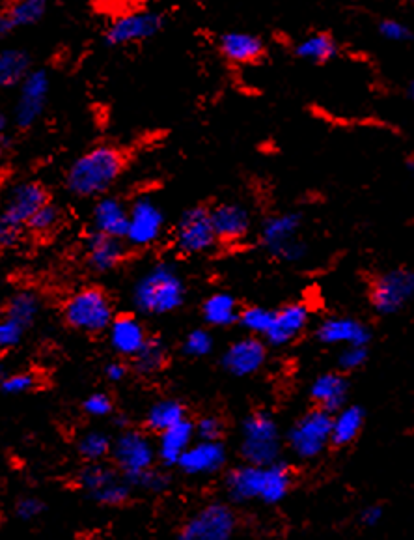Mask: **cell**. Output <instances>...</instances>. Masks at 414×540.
<instances>
[{"mask_svg":"<svg viewBox=\"0 0 414 540\" xmlns=\"http://www.w3.org/2000/svg\"><path fill=\"white\" fill-rule=\"evenodd\" d=\"M125 169V157L116 146L99 144L77 157L66 172V187L77 199H94L111 191Z\"/></svg>","mask_w":414,"mask_h":540,"instance_id":"obj_1","label":"cell"},{"mask_svg":"<svg viewBox=\"0 0 414 540\" xmlns=\"http://www.w3.org/2000/svg\"><path fill=\"white\" fill-rule=\"evenodd\" d=\"M185 301V283L174 264L159 262L146 271L133 288V305L146 316L178 311Z\"/></svg>","mask_w":414,"mask_h":540,"instance_id":"obj_2","label":"cell"},{"mask_svg":"<svg viewBox=\"0 0 414 540\" xmlns=\"http://www.w3.org/2000/svg\"><path fill=\"white\" fill-rule=\"evenodd\" d=\"M282 438L273 415L267 412L250 413L241 427V456L247 464L269 466L280 458Z\"/></svg>","mask_w":414,"mask_h":540,"instance_id":"obj_3","label":"cell"},{"mask_svg":"<svg viewBox=\"0 0 414 540\" xmlns=\"http://www.w3.org/2000/svg\"><path fill=\"white\" fill-rule=\"evenodd\" d=\"M68 326L84 333H101L109 329L114 320L112 301L101 288L88 286L75 292L64 307Z\"/></svg>","mask_w":414,"mask_h":540,"instance_id":"obj_4","label":"cell"},{"mask_svg":"<svg viewBox=\"0 0 414 540\" xmlns=\"http://www.w3.org/2000/svg\"><path fill=\"white\" fill-rule=\"evenodd\" d=\"M303 225V217L299 214H278L269 217L262 225V245L269 251V255L275 256L284 262H299L306 256V243L301 242L299 230Z\"/></svg>","mask_w":414,"mask_h":540,"instance_id":"obj_5","label":"cell"},{"mask_svg":"<svg viewBox=\"0 0 414 540\" xmlns=\"http://www.w3.org/2000/svg\"><path fill=\"white\" fill-rule=\"evenodd\" d=\"M331 443L332 413L323 408L304 413L288 432L291 453L303 460L321 455Z\"/></svg>","mask_w":414,"mask_h":540,"instance_id":"obj_6","label":"cell"},{"mask_svg":"<svg viewBox=\"0 0 414 540\" xmlns=\"http://www.w3.org/2000/svg\"><path fill=\"white\" fill-rule=\"evenodd\" d=\"M111 455L116 468L131 486H135L155 462L152 441L137 430H122V434L112 441Z\"/></svg>","mask_w":414,"mask_h":540,"instance_id":"obj_7","label":"cell"},{"mask_svg":"<svg viewBox=\"0 0 414 540\" xmlns=\"http://www.w3.org/2000/svg\"><path fill=\"white\" fill-rule=\"evenodd\" d=\"M84 492L103 507H120L131 496V484L118 468L92 462L81 473Z\"/></svg>","mask_w":414,"mask_h":540,"instance_id":"obj_8","label":"cell"},{"mask_svg":"<svg viewBox=\"0 0 414 540\" xmlns=\"http://www.w3.org/2000/svg\"><path fill=\"white\" fill-rule=\"evenodd\" d=\"M165 29V17L153 10H138L120 15L105 29V43L109 47H125L131 43L146 42Z\"/></svg>","mask_w":414,"mask_h":540,"instance_id":"obj_9","label":"cell"},{"mask_svg":"<svg viewBox=\"0 0 414 540\" xmlns=\"http://www.w3.org/2000/svg\"><path fill=\"white\" fill-rule=\"evenodd\" d=\"M174 242L183 255H202L213 249L219 238L213 227L211 210L196 206L181 215L174 232Z\"/></svg>","mask_w":414,"mask_h":540,"instance_id":"obj_10","label":"cell"},{"mask_svg":"<svg viewBox=\"0 0 414 540\" xmlns=\"http://www.w3.org/2000/svg\"><path fill=\"white\" fill-rule=\"evenodd\" d=\"M414 298V271L390 270L379 275L370 288L372 307L388 316L401 311Z\"/></svg>","mask_w":414,"mask_h":540,"instance_id":"obj_11","label":"cell"},{"mask_svg":"<svg viewBox=\"0 0 414 540\" xmlns=\"http://www.w3.org/2000/svg\"><path fill=\"white\" fill-rule=\"evenodd\" d=\"M51 94V79L45 70H30L19 85V96L14 109L15 126L30 129L45 113Z\"/></svg>","mask_w":414,"mask_h":540,"instance_id":"obj_12","label":"cell"},{"mask_svg":"<svg viewBox=\"0 0 414 540\" xmlns=\"http://www.w3.org/2000/svg\"><path fill=\"white\" fill-rule=\"evenodd\" d=\"M235 514L224 503H209L183 526V540H228L235 533Z\"/></svg>","mask_w":414,"mask_h":540,"instance_id":"obj_13","label":"cell"},{"mask_svg":"<svg viewBox=\"0 0 414 540\" xmlns=\"http://www.w3.org/2000/svg\"><path fill=\"white\" fill-rule=\"evenodd\" d=\"M165 214L152 199H138L129 208V227L125 240L133 247H150L159 242L165 232Z\"/></svg>","mask_w":414,"mask_h":540,"instance_id":"obj_14","label":"cell"},{"mask_svg":"<svg viewBox=\"0 0 414 540\" xmlns=\"http://www.w3.org/2000/svg\"><path fill=\"white\" fill-rule=\"evenodd\" d=\"M45 202H49V199L42 184L23 182V184L14 185L2 206L0 219L8 225L25 230L30 217L36 214Z\"/></svg>","mask_w":414,"mask_h":540,"instance_id":"obj_15","label":"cell"},{"mask_svg":"<svg viewBox=\"0 0 414 540\" xmlns=\"http://www.w3.org/2000/svg\"><path fill=\"white\" fill-rule=\"evenodd\" d=\"M265 344L258 337H245L228 346L222 356V367L237 378H245L262 369L265 363Z\"/></svg>","mask_w":414,"mask_h":540,"instance_id":"obj_16","label":"cell"},{"mask_svg":"<svg viewBox=\"0 0 414 540\" xmlns=\"http://www.w3.org/2000/svg\"><path fill=\"white\" fill-rule=\"evenodd\" d=\"M226 464V449L221 440H200L193 443L178 462V468L187 475H211Z\"/></svg>","mask_w":414,"mask_h":540,"instance_id":"obj_17","label":"cell"},{"mask_svg":"<svg viewBox=\"0 0 414 540\" xmlns=\"http://www.w3.org/2000/svg\"><path fill=\"white\" fill-rule=\"evenodd\" d=\"M86 262L96 273L116 270L125 258V245L120 238H112L103 232L92 230L84 243Z\"/></svg>","mask_w":414,"mask_h":540,"instance_id":"obj_18","label":"cell"},{"mask_svg":"<svg viewBox=\"0 0 414 540\" xmlns=\"http://www.w3.org/2000/svg\"><path fill=\"white\" fill-rule=\"evenodd\" d=\"M318 339L319 342L331 344V346H336V344L368 346V342L372 341V331L370 327L355 318L334 316L321 322V326L318 327Z\"/></svg>","mask_w":414,"mask_h":540,"instance_id":"obj_19","label":"cell"},{"mask_svg":"<svg viewBox=\"0 0 414 540\" xmlns=\"http://www.w3.org/2000/svg\"><path fill=\"white\" fill-rule=\"evenodd\" d=\"M308 309L301 303H291L275 311L265 341L273 346H286L295 341L308 326Z\"/></svg>","mask_w":414,"mask_h":540,"instance_id":"obj_20","label":"cell"},{"mask_svg":"<svg viewBox=\"0 0 414 540\" xmlns=\"http://www.w3.org/2000/svg\"><path fill=\"white\" fill-rule=\"evenodd\" d=\"M213 227L219 242H241L250 230L249 210L235 202H224L211 210Z\"/></svg>","mask_w":414,"mask_h":540,"instance_id":"obj_21","label":"cell"},{"mask_svg":"<svg viewBox=\"0 0 414 540\" xmlns=\"http://www.w3.org/2000/svg\"><path fill=\"white\" fill-rule=\"evenodd\" d=\"M263 483H265V466L245 464L232 469L226 475V492L234 503H249L254 499H262Z\"/></svg>","mask_w":414,"mask_h":540,"instance_id":"obj_22","label":"cell"},{"mask_svg":"<svg viewBox=\"0 0 414 540\" xmlns=\"http://www.w3.org/2000/svg\"><path fill=\"white\" fill-rule=\"evenodd\" d=\"M111 346L124 357H135L148 341L144 326L131 314L114 316L111 329H109Z\"/></svg>","mask_w":414,"mask_h":540,"instance_id":"obj_23","label":"cell"},{"mask_svg":"<svg viewBox=\"0 0 414 540\" xmlns=\"http://www.w3.org/2000/svg\"><path fill=\"white\" fill-rule=\"evenodd\" d=\"M92 225L97 232L125 240L129 227V208H125L122 200L101 197L92 212Z\"/></svg>","mask_w":414,"mask_h":540,"instance_id":"obj_24","label":"cell"},{"mask_svg":"<svg viewBox=\"0 0 414 540\" xmlns=\"http://www.w3.org/2000/svg\"><path fill=\"white\" fill-rule=\"evenodd\" d=\"M196 436V427L185 417L174 427L166 428L159 434L157 456L165 466H178L183 453L193 445Z\"/></svg>","mask_w":414,"mask_h":540,"instance_id":"obj_25","label":"cell"},{"mask_svg":"<svg viewBox=\"0 0 414 540\" xmlns=\"http://www.w3.org/2000/svg\"><path fill=\"white\" fill-rule=\"evenodd\" d=\"M349 395V384L345 376L338 372H327L321 374L310 387V397L318 404V408H323L327 412L336 413L344 408Z\"/></svg>","mask_w":414,"mask_h":540,"instance_id":"obj_26","label":"cell"},{"mask_svg":"<svg viewBox=\"0 0 414 540\" xmlns=\"http://www.w3.org/2000/svg\"><path fill=\"white\" fill-rule=\"evenodd\" d=\"M221 51L224 57L235 64H252L263 55V42L249 32H228L221 38Z\"/></svg>","mask_w":414,"mask_h":540,"instance_id":"obj_27","label":"cell"},{"mask_svg":"<svg viewBox=\"0 0 414 540\" xmlns=\"http://www.w3.org/2000/svg\"><path fill=\"white\" fill-rule=\"evenodd\" d=\"M364 419L366 413L360 406H344L342 410L332 413V443L344 447L357 440L364 427Z\"/></svg>","mask_w":414,"mask_h":540,"instance_id":"obj_28","label":"cell"},{"mask_svg":"<svg viewBox=\"0 0 414 540\" xmlns=\"http://www.w3.org/2000/svg\"><path fill=\"white\" fill-rule=\"evenodd\" d=\"M30 57L23 49H0V88L21 85L30 72Z\"/></svg>","mask_w":414,"mask_h":540,"instance_id":"obj_29","label":"cell"},{"mask_svg":"<svg viewBox=\"0 0 414 540\" xmlns=\"http://www.w3.org/2000/svg\"><path fill=\"white\" fill-rule=\"evenodd\" d=\"M239 309H237V301L230 294H213L204 301L202 305V316L209 326L213 327H228L239 322Z\"/></svg>","mask_w":414,"mask_h":540,"instance_id":"obj_30","label":"cell"},{"mask_svg":"<svg viewBox=\"0 0 414 540\" xmlns=\"http://www.w3.org/2000/svg\"><path fill=\"white\" fill-rule=\"evenodd\" d=\"M185 417H187L185 406L181 404L180 400L166 398V400L155 402L152 408L148 410L146 427L150 428L155 434H161V432H165L166 428L174 427L176 423L183 421Z\"/></svg>","mask_w":414,"mask_h":540,"instance_id":"obj_31","label":"cell"},{"mask_svg":"<svg viewBox=\"0 0 414 540\" xmlns=\"http://www.w3.org/2000/svg\"><path fill=\"white\" fill-rule=\"evenodd\" d=\"M49 10V0H14L4 12L15 29L34 27Z\"/></svg>","mask_w":414,"mask_h":540,"instance_id":"obj_32","label":"cell"},{"mask_svg":"<svg viewBox=\"0 0 414 540\" xmlns=\"http://www.w3.org/2000/svg\"><path fill=\"white\" fill-rule=\"evenodd\" d=\"M166 363H168V350H166L165 342L161 339H155V337H148L142 350L133 357L135 370L144 376H152V374L161 372L165 369Z\"/></svg>","mask_w":414,"mask_h":540,"instance_id":"obj_33","label":"cell"},{"mask_svg":"<svg viewBox=\"0 0 414 540\" xmlns=\"http://www.w3.org/2000/svg\"><path fill=\"white\" fill-rule=\"evenodd\" d=\"M40 314V299L32 292H17L15 296L10 298L4 316L14 320L15 324L28 329L36 322Z\"/></svg>","mask_w":414,"mask_h":540,"instance_id":"obj_34","label":"cell"},{"mask_svg":"<svg viewBox=\"0 0 414 540\" xmlns=\"http://www.w3.org/2000/svg\"><path fill=\"white\" fill-rule=\"evenodd\" d=\"M295 53L306 62L323 64L336 55V43L327 34H312L304 38L303 42L297 43Z\"/></svg>","mask_w":414,"mask_h":540,"instance_id":"obj_35","label":"cell"},{"mask_svg":"<svg viewBox=\"0 0 414 540\" xmlns=\"http://www.w3.org/2000/svg\"><path fill=\"white\" fill-rule=\"evenodd\" d=\"M77 449L86 462H101L103 458L111 455L112 440L105 432H86L79 440Z\"/></svg>","mask_w":414,"mask_h":540,"instance_id":"obj_36","label":"cell"},{"mask_svg":"<svg viewBox=\"0 0 414 540\" xmlns=\"http://www.w3.org/2000/svg\"><path fill=\"white\" fill-rule=\"evenodd\" d=\"M60 221H62L60 208L56 204L45 202L42 208L30 217V221L27 223V230H30L36 236H47V234H51L60 225Z\"/></svg>","mask_w":414,"mask_h":540,"instance_id":"obj_37","label":"cell"},{"mask_svg":"<svg viewBox=\"0 0 414 540\" xmlns=\"http://www.w3.org/2000/svg\"><path fill=\"white\" fill-rule=\"evenodd\" d=\"M275 311L265 309V307H249L239 313V324L245 327L252 335H262L269 331L271 322H273Z\"/></svg>","mask_w":414,"mask_h":540,"instance_id":"obj_38","label":"cell"},{"mask_svg":"<svg viewBox=\"0 0 414 540\" xmlns=\"http://www.w3.org/2000/svg\"><path fill=\"white\" fill-rule=\"evenodd\" d=\"M183 354L189 357H206L213 350V337L206 329H194L183 341Z\"/></svg>","mask_w":414,"mask_h":540,"instance_id":"obj_39","label":"cell"},{"mask_svg":"<svg viewBox=\"0 0 414 540\" xmlns=\"http://www.w3.org/2000/svg\"><path fill=\"white\" fill-rule=\"evenodd\" d=\"M38 385L36 376L30 372H15L10 376H4V380L0 382V391L6 395H25L34 391V387Z\"/></svg>","mask_w":414,"mask_h":540,"instance_id":"obj_40","label":"cell"},{"mask_svg":"<svg viewBox=\"0 0 414 540\" xmlns=\"http://www.w3.org/2000/svg\"><path fill=\"white\" fill-rule=\"evenodd\" d=\"M135 486H137V488H142V490H146V492L163 494V492L168 490V486H170V477L166 475L165 471H161V469H148V471L138 479Z\"/></svg>","mask_w":414,"mask_h":540,"instance_id":"obj_41","label":"cell"},{"mask_svg":"<svg viewBox=\"0 0 414 540\" xmlns=\"http://www.w3.org/2000/svg\"><path fill=\"white\" fill-rule=\"evenodd\" d=\"M366 361H368V346H359V344L345 346L338 357V365L342 370L360 369L362 365H366Z\"/></svg>","mask_w":414,"mask_h":540,"instance_id":"obj_42","label":"cell"},{"mask_svg":"<svg viewBox=\"0 0 414 540\" xmlns=\"http://www.w3.org/2000/svg\"><path fill=\"white\" fill-rule=\"evenodd\" d=\"M27 329L15 324L14 320L10 318H2L0 320V350H10V348H15L21 339H23V333Z\"/></svg>","mask_w":414,"mask_h":540,"instance_id":"obj_43","label":"cell"},{"mask_svg":"<svg viewBox=\"0 0 414 540\" xmlns=\"http://www.w3.org/2000/svg\"><path fill=\"white\" fill-rule=\"evenodd\" d=\"M379 32L381 36L388 40V42L405 43L413 40V30L409 29L407 25H403L400 21H394V19H387L379 25Z\"/></svg>","mask_w":414,"mask_h":540,"instance_id":"obj_44","label":"cell"},{"mask_svg":"<svg viewBox=\"0 0 414 540\" xmlns=\"http://www.w3.org/2000/svg\"><path fill=\"white\" fill-rule=\"evenodd\" d=\"M83 410L90 417H107L114 412V402L105 393H94L83 402Z\"/></svg>","mask_w":414,"mask_h":540,"instance_id":"obj_45","label":"cell"},{"mask_svg":"<svg viewBox=\"0 0 414 540\" xmlns=\"http://www.w3.org/2000/svg\"><path fill=\"white\" fill-rule=\"evenodd\" d=\"M43 512H45V503L42 499L27 496V498H21L15 503V516L23 522L36 520L42 516Z\"/></svg>","mask_w":414,"mask_h":540,"instance_id":"obj_46","label":"cell"},{"mask_svg":"<svg viewBox=\"0 0 414 540\" xmlns=\"http://www.w3.org/2000/svg\"><path fill=\"white\" fill-rule=\"evenodd\" d=\"M222 434H224V425H222L221 419H217V417H204L196 425V436L200 440H221Z\"/></svg>","mask_w":414,"mask_h":540,"instance_id":"obj_47","label":"cell"},{"mask_svg":"<svg viewBox=\"0 0 414 540\" xmlns=\"http://www.w3.org/2000/svg\"><path fill=\"white\" fill-rule=\"evenodd\" d=\"M23 236V228L8 225L0 219V249H12Z\"/></svg>","mask_w":414,"mask_h":540,"instance_id":"obj_48","label":"cell"},{"mask_svg":"<svg viewBox=\"0 0 414 540\" xmlns=\"http://www.w3.org/2000/svg\"><path fill=\"white\" fill-rule=\"evenodd\" d=\"M381 520H383V509H381L379 505L366 507L364 511L360 512V522H362L364 526H377Z\"/></svg>","mask_w":414,"mask_h":540,"instance_id":"obj_49","label":"cell"},{"mask_svg":"<svg viewBox=\"0 0 414 540\" xmlns=\"http://www.w3.org/2000/svg\"><path fill=\"white\" fill-rule=\"evenodd\" d=\"M105 374H107V378L111 382H122L125 376H127V367H125L124 363H120V361H112V363L107 365Z\"/></svg>","mask_w":414,"mask_h":540,"instance_id":"obj_50","label":"cell"},{"mask_svg":"<svg viewBox=\"0 0 414 540\" xmlns=\"http://www.w3.org/2000/svg\"><path fill=\"white\" fill-rule=\"evenodd\" d=\"M12 32H14V27H12V23L8 21L6 14L2 12V14H0V38L8 36V34H12Z\"/></svg>","mask_w":414,"mask_h":540,"instance_id":"obj_51","label":"cell"},{"mask_svg":"<svg viewBox=\"0 0 414 540\" xmlns=\"http://www.w3.org/2000/svg\"><path fill=\"white\" fill-rule=\"evenodd\" d=\"M6 126H8V118H6V114L0 111V135L4 133V129H6Z\"/></svg>","mask_w":414,"mask_h":540,"instance_id":"obj_52","label":"cell"},{"mask_svg":"<svg viewBox=\"0 0 414 540\" xmlns=\"http://www.w3.org/2000/svg\"><path fill=\"white\" fill-rule=\"evenodd\" d=\"M407 169L414 174V156L407 159Z\"/></svg>","mask_w":414,"mask_h":540,"instance_id":"obj_53","label":"cell"},{"mask_svg":"<svg viewBox=\"0 0 414 540\" xmlns=\"http://www.w3.org/2000/svg\"><path fill=\"white\" fill-rule=\"evenodd\" d=\"M4 150H6V143H4V139H2V135H0V157L4 154Z\"/></svg>","mask_w":414,"mask_h":540,"instance_id":"obj_54","label":"cell"},{"mask_svg":"<svg viewBox=\"0 0 414 540\" xmlns=\"http://www.w3.org/2000/svg\"><path fill=\"white\" fill-rule=\"evenodd\" d=\"M4 376H6V374H4V369H2V365H0V382L4 380Z\"/></svg>","mask_w":414,"mask_h":540,"instance_id":"obj_55","label":"cell"},{"mask_svg":"<svg viewBox=\"0 0 414 540\" xmlns=\"http://www.w3.org/2000/svg\"><path fill=\"white\" fill-rule=\"evenodd\" d=\"M411 98H413V101H414V81H413V85H411Z\"/></svg>","mask_w":414,"mask_h":540,"instance_id":"obj_56","label":"cell"}]
</instances>
